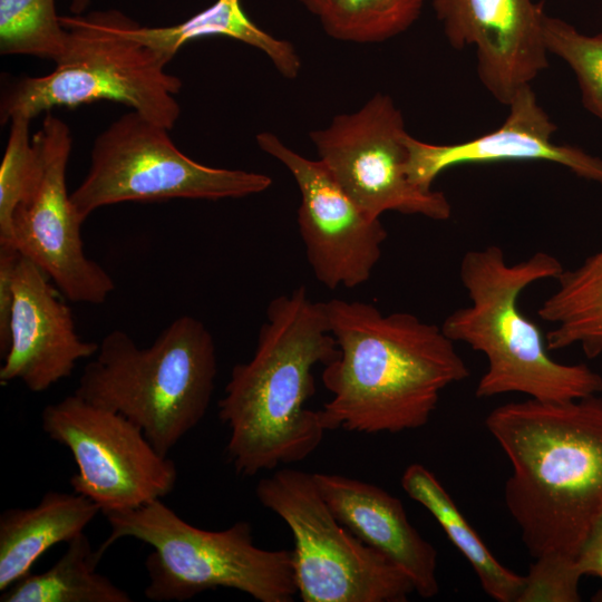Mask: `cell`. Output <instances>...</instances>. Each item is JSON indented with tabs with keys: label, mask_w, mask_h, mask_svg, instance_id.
<instances>
[{
	"label": "cell",
	"mask_w": 602,
	"mask_h": 602,
	"mask_svg": "<svg viewBox=\"0 0 602 602\" xmlns=\"http://www.w3.org/2000/svg\"><path fill=\"white\" fill-rule=\"evenodd\" d=\"M338 352L324 302L312 301L304 287L270 301L252 358L233 367L217 404L236 474L297 463L319 447L327 431L321 411L305 402L315 392L314 366Z\"/></svg>",
	"instance_id": "3"
},
{
	"label": "cell",
	"mask_w": 602,
	"mask_h": 602,
	"mask_svg": "<svg viewBox=\"0 0 602 602\" xmlns=\"http://www.w3.org/2000/svg\"><path fill=\"white\" fill-rule=\"evenodd\" d=\"M557 289L537 310L554 324L546 334L548 350L580 346L588 358L602 353V249L576 269L563 271Z\"/></svg>",
	"instance_id": "21"
},
{
	"label": "cell",
	"mask_w": 602,
	"mask_h": 602,
	"mask_svg": "<svg viewBox=\"0 0 602 602\" xmlns=\"http://www.w3.org/2000/svg\"><path fill=\"white\" fill-rule=\"evenodd\" d=\"M593 598L594 601H602V590L598 592Z\"/></svg>",
	"instance_id": "32"
},
{
	"label": "cell",
	"mask_w": 602,
	"mask_h": 602,
	"mask_svg": "<svg viewBox=\"0 0 602 602\" xmlns=\"http://www.w3.org/2000/svg\"><path fill=\"white\" fill-rule=\"evenodd\" d=\"M123 17L117 10L60 16L68 30L65 54L50 72L20 77L4 89L1 123L109 100L171 130L181 114L175 96L183 82L165 70L169 57L122 32Z\"/></svg>",
	"instance_id": "6"
},
{
	"label": "cell",
	"mask_w": 602,
	"mask_h": 602,
	"mask_svg": "<svg viewBox=\"0 0 602 602\" xmlns=\"http://www.w3.org/2000/svg\"><path fill=\"white\" fill-rule=\"evenodd\" d=\"M101 555L82 532L67 543L46 572L29 573L0 595L1 602H132L130 595L97 571Z\"/></svg>",
	"instance_id": "22"
},
{
	"label": "cell",
	"mask_w": 602,
	"mask_h": 602,
	"mask_svg": "<svg viewBox=\"0 0 602 602\" xmlns=\"http://www.w3.org/2000/svg\"><path fill=\"white\" fill-rule=\"evenodd\" d=\"M255 495L292 533L294 579L303 602H405L415 592L400 569L336 518L313 474L279 469L259 480Z\"/></svg>",
	"instance_id": "9"
},
{
	"label": "cell",
	"mask_w": 602,
	"mask_h": 602,
	"mask_svg": "<svg viewBox=\"0 0 602 602\" xmlns=\"http://www.w3.org/2000/svg\"><path fill=\"white\" fill-rule=\"evenodd\" d=\"M448 43L476 49L477 76L503 105L548 66L546 13L534 0H433Z\"/></svg>",
	"instance_id": "14"
},
{
	"label": "cell",
	"mask_w": 602,
	"mask_h": 602,
	"mask_svg": "<svg viewBox=\"0 0 602 602\" xmlns=\"http://www.w3.org/2000/svg\"><path fill=\"white\" fill-rule=\"evenodd\" d=\"M168 132L130 110L96 136L87 175L70 193L82 222L96 210L117 203L240 198L272 185L265 174L194 161L177 148Z\"/></svg>",
	"instance_id": "8"
},
{
	"label": "cell",
	"mask_w": 602,
	"mask_h": 602,
	"mask_svg": "<svg viewBox=\"0 0 602 602\" xmlns=\"http://www.w3.org/2000/svg\"><path fill=\"white\" fill-rule=\"evenodd\" d=\"M312 14L320 16L331 0H298Z\"/></svg>",
	"instance_id": "30"
},
{
	"label": "cell",
	"mask_w": 602,
	"mask_h": 602,
	"mask_svg": "<svg viewBox=\"0 0 602 602\" xmlns=\"http://www.w3.org/2000/svg\"><path fill=\"white\" fill-rule=\"evenodd\" d=\"M19 252L9 245H0V351L3 356L9 346L10 318L13 304V278Z\"/></svg>",
	"instance_id": "28"
},
{
	"label": "cell",
	"mask_w": 602,
	"mask_h": 602,
	"mask_svg": "<svg viewBox=\"0 0 602 602\" xmlns=\"http://www.w3.org/2000/svg\"><path fill=\"white\" fill-rule=\"evenodd\" d=\"M122 32L171 59L188 41L224 36L262 51L279 74L294 79L301 70V59L295 47L260 28L245 13L241 0H216L191 18L167 27H142L124 14Z\"/></svg>",
	"instance_id": "19"
},
{
	"label": "cell",
	"mask_w": 602,
	"mask_h": 602,
	"mask_svg": "<svg viewBox=\"0 0 602 602\" xmlns=\"http://www.w3.org/2000/svg\"><path fill=\"white\" fill-rule=\"evenodd\" d=\"M425 0H331L319 16L332 39L378 43L407 31L420 17Z\"/></svg>",
	"instance_id": "23"
},
{
	"label": "cell",
	"mask_w": 602,
	"mask_h": 602,
	"mask_svg": "<svg viewBox=\"0 0 602 602\" xmlns=\"http://www.w3.org/2000/svg\"><path fill=\"white\" fill-rule=\"evenodd\" d=\"M512 473L504 499L534 559H575L602 517V398H528L485 420Z\"/></svg>",
	"instance_id": "2"
},
{
	"label": "cell",
	"mask_w": 602,
	"mask_h": 602,
	"mask_svg": "<svg viewBox=\"0 0 602 602\" xmlns=\"http://www.w3.org/2000/svg\"><path fill=\"white\" fill-rule=\"evenodd\" d=\"M46 273L19 253L13 278L9 346L0 381H21L42 392L69 377L77 362L95 356L99 343L76 332L71 309L62 302Z\"/></svg>",
	"instance_id": "16"
},
{
	"label": "cell",
	"mask_w": 602,
	"mask_h": 602,
	"mask_svg": "<svg viewBox=\"0 0 602 602\" xmlns=\"http://www.w3.org/2000/svg\"><path fill=\"white\" fill-rule=\"evenodd\" d=\"M582 576L573 557L559 554L537 557L524 576L517 602H579Z\"/></svg>",
	"instance_id": "27"
},
{
	"label": "cell",
	"mask_w": 602,
	"mask_h": 602,
	"mask_svg": "<svg viewBox=\"0 0 602 602\" xmlns=\"http://www.w3.org/2000/svg\"><path fill=\"white\" fill-rule=\"evenodd\" d=\"M508 115L496 129L455 144H433L405 136L409 181L425 190L444 171L465 164L502 161H544L602 184V158L553 142L556 125L540 105L532 85L522 87L507 105Z\"/></svg>",
	"instance_id": "15"
},
{
	"label": "cell",
	"mask_w": 602,
	"mask_h": 602,
	"mask_svg": "<svg viewBox=\"0 0 602 602\" xmlns=\"http://www.w3.org/2000/svg\"><path fill=\"white\" fill-rule=\"evenodd\" d=\"M575 563L582 575H593L602 580V517L585 540Z\"/></svg>",
	"instance_id": "29"
},
{
	"label": "cell",
	"mask_w": 602,
	"mask_h": 602,
	"mask_svg": "<svg viewBox=\"0 0 602 602\" xmlns=\"http://www.w3.org/2000/svg\"><path fill=\"white\" fill-rule=\"evenodd\" d=\"M401 487L424 506L470 564L483 590L497 602H517L524 576L505 567L488 550L436 476L421 464L409 465Z\"/></svg>",
	"instance_id": "20"
},
{
	"label": "cell",
	"mask_w": 602,
	"mask_h": 602,
	"mask_svg": "<svg viewBox=\"0 0 602 602\" xmlns=\"http://www.w3.org/2000/svg\"><path fill=\"white\" fill-rule=\"evenodd\" d=\"M255 140L297 183L299 232L317 280L331 290L367 282L387 237L380 219L367 215L319 158L304 157L270 132Z\"/></svg>",
	"instance_id": "13"
},
{
	"label": "cell",
	"mask_w": 602,
	"mask_h": 602,
	"mask_svg": "<svg viewBox=\"0 0 602 602\" xmlns=\"http://www.w3.org/2000/svg\"><path fill=\"white\" fill-rule=\"evenodd\" d=\"M407 133L394 99L377 93L309 136L319 159L370 217L398 212L446 221L452 215L446 195L416 186L406 174Z\"/></svg>",
	"instance_id": "11"
},
{
	"label": "cell",
	"mask_w": 602,
	"mask_h": 602,
	"mask_svg": "<svg viewBox=\"0 0 602 602\" xmlns=\"http://www.w3.org/2000/svg\"><path fill=\"white\" fill-rule=\"evenodd\" d=\"M100 512L77 493L47 492L28 508H8L0 515V591L31 572L37 560L58 543L85 531Z\"/></svg>",
	"instance_id": "18"
},
{
	"label": "cell",
	"mask_w": 602,
	"mask_h": 602,
	"mask_svg": "<svg viewBox=\"0 0 602 602\" xmlns=\"http://www.w3.org/2000/svg\"><path fill=\"white\" fill-rule=\"evenodd\" d=\"M216 373L210 330L201 320L181 315L147 348L123 330L107 333L74 394L123 415L167 456L204 418Z\"/></svg>",
	"instance_id": "5"
},
{
	"label": "cell",
	"mask_w": 602,
	"mask_h": 602,
	"mask_svg": "<svg viewBox=\"0 0 602 602\" xmlns=\"http://www.w3.org/2000/svg\"><path fill=\"white\" fill-rule=\"evenodd\" d=\"M41 153V171L29 196L14 211L7 242L35 262L71 302L104 303L115 290L111 276L85 251L84 223L67 192L71 152L69 126L50 111L32 135Z\"/></svg>",
	"instance_id": "12"
},
{
	"label": "cell",
	"mask_w": 602,
	"mask_h": 602,
	"mask_svg": "<svg viewBox=\"0 0 602 602\" xmlns=\"http://www.w3.org/2000/svg\"><path fill=\"white\" fill-rule=\"evenodd\" d=\"M41 428L72 455L74 493L91 499L104 515L162 499L175 487V463L162 456L137 425L76 394L47 405Z\"/></svg>",
	"instance_id": "10"
},
{
	"label": "cell",
	"mask_w": 602,
	"mask_h": 602,
	"mask_svg": "<svg viewBox=\"0 0 602 602\" xmlns=\"http://www.w3.org/2000/svg\"><path fill=\"white\" fill-rule=\"evenodd\" d=\"M313 478L344 527L400 569L421 598L437 595V551L410 524L397 497L373 484L338 474L314 473Z\"/></svg>",
	"instance_id": "17"
},
{
	"label": "cell",
	"mask_w": 602,
	"mask_h": 602,
	"mask_svg": "<svg viewBox=\"0 0 602 602\" xmlns=\"http://www.w3.org/2000/svg\"><path fill=\"white\" fill-rule=\"evenodd\" d=\"M563 271L554 255L542 251L513 264L497 245L464 254L459 274L470 304L453 311L440 328L452 341L486 357L487 370L475 391L478 398L518 392L563 402L602 391V376L586 365L552 359L546 338L518 305L528 285L556 280Z\"/></svg>",
	"instance_id": "4"
},
{
	"label": "cell",
	"mask_w": 602,
	"mask_h": 602,
	"mask_svg": "<svg viewBox=\"0 0 602 602\" xmlns=\"http://www.w3.org/2000/svg\"><path fill=\"white\" fill-rule=\"evenodd\" d=\"M31 119L14 116L0 164V244L7 242L16 208L26 201L41 171V153L30 134Z\"/></svg>",
	"instance_id": "26"
},
{
	"label": "cell",
	"mask_w": 602,
	"mask_h": 602,
	"mask_svg": "<svg viewBox=\"0 0 602 602\" xmlns=\"http://www.w3.org/2000/svg\"><path fill=\"white\" fill-rule=\"evenodd\" d=\"M105 516L110 533L97 548L101 556L125 537L153 547L145 560L148 600L183 602L205 591L232 589L260 602H292L298 593L292 551L256 546L245 521L222 531L203 530L162 499Z\"/></svg>",
	"instance_id": "7"
},
{
	"label": "cell",
	"mask_w": 602,
	"mask_h": 602,
	"mask_svg": "<svg viewBox=\"0 0 602 602\" xmlns=\"http://www.w3.org/2000/svg\"><path fill=\"white\" fill-rule=\"evenodd\" d=\"M338 356L324 366L326 430L399 433L425 426L441 391L469 370L440 327L362 301L324 302Z\"/></svg>",
	"instance_id": "1"
},
{
	"label": "cell",
	"mask_w": 602,
	"mask_h": 602,
	"mask_svg": "<svg viewBox=\"0 0 602 602\" xmlns=\"http://www.w3.org/2000/svg\"><path fill=\"white\" fill-rule=\"evenodd\" d=\"M543 38L547 52L573 70L583 106L602 120V32L588 36L563 19L546 14Z\"/></svg>",
	"instance_id": "25"
},
{
	"label": "cell",
	"mask_w": 602,
	"mask_h": 602,
	"mask_svg": "<svg viewBox=\"0 0 602 602\" xmlns=\"http://www.w3.org/2000/svg\"><path fill=\"white\" fill-rule=\"evenodd\" d=\"M68 30L61 25L55 0H0V52L59 60Z\"/></svg>",
	"instance_id": "24"
},
{
	"label": "cell",
	"mask_w": 602,
	"mask_h": 602,
	"mask_svg": "<svg viewBox=\"0 0 602 602\" xmlns=\"http://www.w3.org/2000/svg\"><path fill=\"white\" fill-rule=\"evenodd\" d=\"M90 2L91 0H70L69 9L72 14H81Z\"/></svg>",
	"instance_id": "31"
}]
</instances>
